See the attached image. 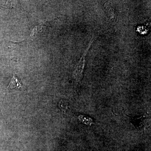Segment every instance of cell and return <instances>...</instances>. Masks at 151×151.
I'll return each mask as SVG.
<instances>
[{"label":"cell","mask_w":151,"mask_h":151,"mask_svg":"<svg viewBox=\"0 0 151 151\" xmlns=\"http://www.w3.org/2000/svg\"><path fill=\"white\" fill-rule=\"evenodd\" d=\"M104 7L105 13L108 17L112 21H116L117 18L116 12L111 3H105Z\"/></svg>","instance_id":"cell-2"},{"label":"cell","mask_w":151,"mask_h":151,"mask_svg":"<svg viewBox=\"0 0 151 151\" xmlns=\"http://www.w3.org/2000/svg\"><path fill=\"white\" fill-rule=\"evenodd\" d=\"M23 86L22 82L19 80L17 76L14 74L13 77L12 78V80L9 84L8 86L7 87V90L10 91L14 89H16L19 90H21L22 89Z\"/></svg>","instance_id":"cell-3"},{"label":"cell","mask_w":151,"mask_h":151,"mask_svg":"<svg viewBox=\"0 0 151 151\" xmlns=\"http://www.w3.org/2000/svg\"><path fill=\"white\" fill-rule=\"evenodd\" d=\"M92 39L90 41V43L89 44V46H88V48L86 50L85 52L83 54V56H82L80 61L78 62L77 65L76 67L75 70L73 72V76L75 78L76 81L77 82H79L81 81V79L83 77V73H84V66L85 64V57L86 56L88 50L90 48L91 46V44L92 43Z\"/></svg>","instance_id":"cell-1"},{"label":"cell","mask_w":151,"mask_h":151,"mask_svg":"<svg viewBox=\"0 0 151 151\" xmlns=\"http://www.w3.org/2000/svg\"><path fill=\"white\" fill-rule=\"evenodd\" d=\"M78 119L83 122L84 124H87V125H91V124L93 123V120L89 117H87V116H78Z\"/></svg>","instance_id":"cell-4"}]
</instances>
